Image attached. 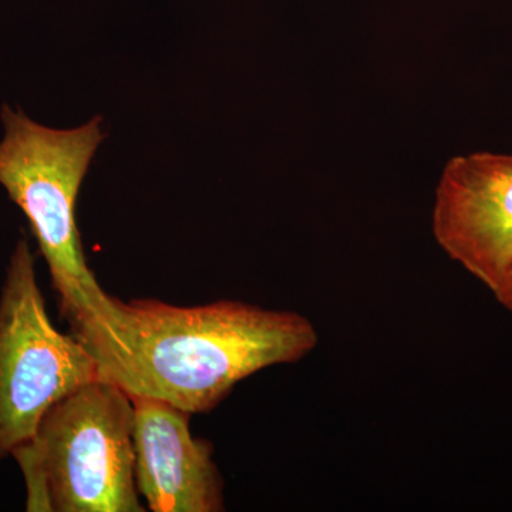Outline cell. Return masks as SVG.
<instances>
[{
    "instance_id": "cell-1",
    "label": "cell",
    "mask_w": 512,
    "mask_h": 512,
    "mask_svg": "<svg viewBox=\"0 0 512 512\" xmlns=\"http://www.w3.org/2000/svg\"><path fill=\"white\" fill-rule=\"evenodd\" d=\"M70 325L100 379L192 416L212 412L261 370L301 362L319 343L318 330L301 313L241 301L185 308L109 295Z\"/></svg>"
},
{
    "instance_id": "cell-2",
    "label": "cell",
    "mask_w": 512,
    "mask_h": 512,
    "mask_svg": "<svg viewBox=\"0 0 512 512\" xmlns=\"http://www.w3.org/2000/svg\"><path fill=\"white\" fill-rule=\"evenodd\" d=\"M134 407L92 380L53 404L12 453L29 512H144L134 477Z\"/></svg>"
},
{
    "instance_id": "cell-3",
    "label": "cell",
    "mask_w": 512,
    "mask_h": 512,
    "mask_svg": "<svg viewBox=\"0 0 512 512\" xmlns=\"http://www.w3.org/2000/svg\"><path fill=\"white\" fill-rule=\"evenodd\" d=\"M2 121L0 185L28 218L63 316L73 322L109 296L87 265L76 224L80 187L104 138L101 119L57 130L5 106Z\"/></svg>"
},
{
    "instance_id": "cell-4",
    "label": "cell",
    "mask_w": 512,
    "mask_h": 512,
    "mask_svg": "<svg viewBox=\"0 0 512 512\" xmlns=\"http://www.w3.org/2000/svg\"><path fill=\"white\" fill-rule=\"evenodd\" d=\"M99 377L83 343L50 322L35 256L22 239L0 292V460L33 436L53 404Z\"/></svg>"
},
{
    "instance_id": "cell-5",
    "label": "cell",
    "mask_w": 512,
    "mask_h": 512,
    "mask_svg": "<svg viewBox=\"0 0 512 512\" xmlns=\"http://www.w3.org/2000/svg\"><path fill=\"white\" fill-rule=\"evenodd\" d=\"M431 227L454 262L497 291L512 271V154L451 158L437 184Z\"/></svg>"
},
{
    "instance_id": "cell-6",
    "label": "cell",
    "mask_w": 512,
    "mask_h": 512,
    "mask_svg": "<svg viewBox=\"0 0 512 512\" xmlns=\"http://www.w3.org/2000/svg\"><path fill=\"white\" fill-rule=\"evenodd\" d=\"M134 477L153 512L225 511L224 481L211 441L192 436V414L173 404L130 397Z\"/></svg>"
},
{
    "instance_id": "cell-7",
    "label": "cell",
    "mask_w": 512,
    "mask_h": 512,
    "mask_svg": "<svg viewBox=\"0 0 512 512\" xmlns=\"http://www.w3.org/2000/svg\"><path fill=\"white\" fill-rule=\"evenodd\" d=\"M493 295L503 308L512 313V271Z\"/></svg>"
}]
</instances>
